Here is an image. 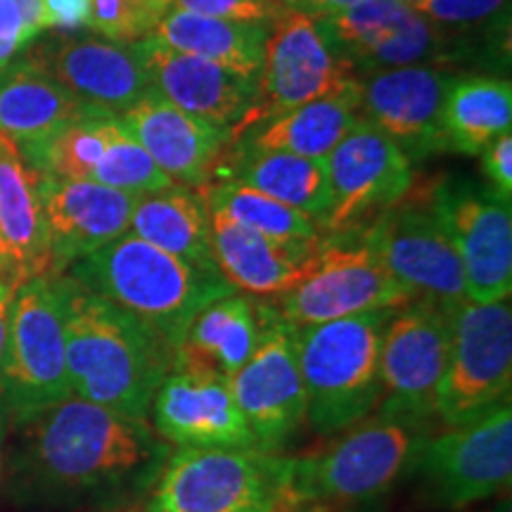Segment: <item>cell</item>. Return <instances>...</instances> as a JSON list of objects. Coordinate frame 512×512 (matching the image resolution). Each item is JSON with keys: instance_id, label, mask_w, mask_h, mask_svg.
<instances>
[{"instance_id": "32", "label": "cell", "mask_w": 512, "mask_h": 512, "mask_svg": "<svg viewBox=\"0 0 512 512\" xmlns=\"http://www.w3.org/2000/svg\"><path fill=\"white\" fill-rule=\"evenodd\" d=\"M510 79L486 74L456 76L446 95L444 126L448 150L477 157L491 140L510 131Z\"/></svg>"}, {"instance_id": "19", "label": "cell", "mask_w": 512, "mask_h": 512, "mask_svg": "<svg viewBox=\"0 0 512 512\" xmlns=\"http://www.w3.org/2000/svg\"><path fill=\"white\" fill-rule=\"evenodd\" d=\"M361 117L387 133L411 159L448 152L444 105L456 72L446 64L380 69L358 76Z\"/></svg>"}, {"instance_id": "38", "label": "cell", "mask_w": 512, "mask_h": 512, "mask_svg": "<svg viewBox=\"0 0 512 512\" xmlns=\"http://www.w3.org/2000/svg\"><path fill=\"white\" fill-rule=\"evenodd\" d=\"M174 8L230 19V22L266 24V27H271L275 19L287 12L283 0H174Z\"/></svg>"}, {"instance_id": "26", "label": "cell", "mask_w": 512, "mask_h": 512, "mask_svg": "<svg viewBox=\"0 0 512 512\" xmlns=\"http://www.w3.org/2000/svg\"><path fill=\"white\" fill-rule=\"evenodd\" d=\"M53 273L38 171L0 133V278L22 285Z\"/></svg>"}, {"instance_id": "12", "label": "cell", "mask_w": 512, "mask_h": 512, "mask_svg": "<svg viewBox=\"0 0 512 512\" xmlns=\"http://www.w3.org/2000/svg\"><path fill=\"white\" fill-rule=\"evenodd\" d=\"M434 214L460 256L472 302H501L512 292V209L489 185L470 178L427 181Z\"/></svg>"}, {"instance_id": "21", "label": "cell", "mask_w": 512, "mask_h": 512, "mask_svg": "<svg viewBox=\"0 0 512 512\" xmlns=\"http://www.w3.org/2000/svg\"><path fill=\"white\" fill-rule=\"evenodd\" d=\"M38 197L48 228L53 273H64L131 226L138 197L93 181H69L38 171Z\"/></svg>"}, {"instance_id": "43", "label": "cell", "mask_w": 512, "mask_h": 512, "mask_svg": "<svg viewBox=\"0 0 512 512\" xmlns=\"http://www.w3.org/2000/svg\"><path fill=\"white\" fill-rule=\"evenodd\" d=\"M10 408L0 394V498L8 494V470H10Z\"/></svg>"}, {"instance_id": "33", "label": "cell", "mask_w": 512, "mask_h": 512, "mask_svg": "<svg viewBox=\"0 0 512 512\" xmlns=\"http://www.w3.org/2000/svg\"><path fill=\"white\" fill-rule=\"evenodd\" d=\"M197 190H200L207 207L226 211L230 219L271 240L309 242L323 238V230H320V223L316 219L290 207V204H283L264 195V192L249 188V185L211 178Z\"/></svg>"}, {"instance_id": "8", "label": "cell", "mask_w": 512, "mask_h": 512, "mask_svg": "<svg viewBox=\"0 0 512 512\" xmlns=\"http://www.w3.org/2000/svg\"><path fill=\"white\" fill-rule=\"evenodd\" d=\"M415 294L394 278L361 238V230L323 235L302 278L278 297V309L294 328L330 323L368 311L401 309Z\"/></svg>"}, {"instance_id": "36", "label": "cell", "mask_w": 512, "mask_h": 512, "mask_svg": "<svg viewBox=\"0 0 512 512\" xmlns=\"http://www.w3.org/2000/svg\"><path fill=\"white\" fill-rule=\"evenodd\" d=\"M93 183L143 197L150 195V192L171 188L176 181H171V178L159 169L155 159L147 155L143 145H140L117 119V124L112 128L110 145H107L105 150V157H102V162L93 174Z\"/></svg>"}, {"instance_id": "24", "label": "cell", "mask_w": 512, "mask_h": 512, "mask_svg": "<svg viewBox=\"0 0 512 512\" xmlns=\"http://www.w3.org/2000/svg\"><path fill=\"white\" fill-rule=\"evenodd\" d=\"M211 252L223 280L235 292L280 297L297 283L318 252L320 240L280 242L230 219L226 211L207 207Z\"/></svg>"}, {"instance_id": "11", "label": "cell", "mask_w": 512, "mask_h": 512, "mask_svg": "<svg viewBox=\"0 0 512 512\" xmlns=\"http://www.w3.org/2000/svg\"><path fill=\"white\" fill-rule=\"evenodd\" d=\"M361 238L415 299L441 306L467 299L463 264L434 214L427 181H415L399 202L361 228Z\"/></svg>"}, {"instance_id": "4", "label": "cell", "mask_w": 512, "mask_h": 512, "mask_svg": "<svg viewBox=\"0 0 512 512\" xmlns=\"http://www.w3.org/2000/svg\"><path fill=\"white\" fill-rule=\"evenodd\" d=\"M427 427L373 415L306 458H292L290 503L297 508H356L384 498L411 475Z\"/></svg>"}, {"instance_id": "6", "label": "cell", "mask_w": 512, "mask_h": 512, "mask_svg": "<svg viewBox=\"0 0 512 512\" xmlns=\"http://www.w3.org/2000/svg\"><path fill=\"white\" fill-rule=\"evenodd\" d=\"M292 458L261 448H178L147 512H292Z\"/></svg>"}, {"instance_id": "20", "label": "cell", "mask_w": 512, "mask_h": 512, "mask_svg": "<svg viewBox=\"0 0 512 512\" xmlns=\"http://www.w3.org/2000/svg\"><path fill=\"white\" fill-rule=\"evenodd\" d=\"M74 98L105 117H119L150 91V79L133 48L98 34L60 31L29 50Z\"/></svg>"}, {"instance_id": "17", "label": "cell", "mask_w": 512, "mask_h": 512, "mask_svg": "<svg viewBox=\"0 0 512 512\" xmlns=\"http://www.w3.org/2000/svg\"><path fill=\"white\" fill-rule=\"evenodd\" d=\"M147 422L164 444L178 448H256L228 377L183 351L152 396Z\"/></svg>"}, {"instance_id": "13", "label": "cell", "mask_w": 512, "mask_h": 512, "mask_svg": "<svg viewBox=\"0 0 512 512\" xmlns=\"http://www.w3.org/2000/svg\"><path fill=\"white\" fill-rule=\"evenodd\" d=\"M451 347L448 306L413 299L396 309L382 330L377 413L427 427L437 418L439 387Z\"/></svg>"}, {"instance_id": "31", "label": "cell", "mask_w": 512, "mask_h": 512, "mask_svg": "<svg viewBox=\"0 0 512 512\" xmlns=\"http://www.w3.org/2000/svg\"><path fill=\"white\" fill-rule=\"evenodd\" d=\"M261 316L264 304L245 294L233 292L216 299L192 318L178 351L230 377L252 356L261 335Z\"/></svg>"}, {"instance_id": "42", "label": "cell", "mask_w": 512, "mask_h": 512, "mask_svg": "<svg viewBox=\"0 0 512 512\" xmlns=\"http://www.w3.org/2000/svg\"><path fill=\"white\" fill-rule=\"evenodd\" d=\"M283 3L287 10L302 12V15L313 19H323L347 10L349 5L356 3V0H283Z\"/></svg>"}, {"instance_id": "15", "label": "cell", "mask_w": 512, "mask_h": 512, "mask_svg": "<svg viewBox=\"0 0 512 512\" xmlns=\"http://www.w3.org/2000/svg\"><path fill=\"white\" fill-rule=\"evenodd\" d=\"M325 164L330 204L320 226L323 235L366 228L415 183L413 159L361 114Z\"/></svg>"}, {"instance_id": "25", "label": "cell", "mask_w": 512, "mask_h": 512, "mask_svg": "<svg viewBox=\"0 0 512 512\" xmlns=\"http://www.w3.org/2000/svg\"><path fill=\"white\" fill-rule=\"evenodd\" d=\"M105 117L74 98L29 50L0 69V133L29 157L74 121Z\"/></svg>"}, {"instance_id": "27", "label": "cell", "mask_w": 512, "mask_h": 512, "mask_svg": "<svg viewBox=\"0 0 512 512\" xmlns=\"http://www.w3.org/2000/svg\"><path fill=\"white\" fill-rule=\"evenodd\" d=\"M211 178L249 185V188L264 192L273 200L304 211L320 226L328 214L330 181L325 159L261 150V147L245 143V140H230L219 162H216Z\"/></svg>"}, {"instance_id": "45", "label": "cell", "mask_w": 512, "mask_h": 512, "mask_svg": "<svg viewBox=\"0 0 512 512\" xmlns=\"http://www.w3.org/2000/svg\"><path fill=\"white\" fill-rule=\"evenodd\" d=\"M399 3H406V5H411V8H415V5H420L422 0H399Z\"/></svg>"}, {"instance_id": "44", "label": "cell", "mask_w": 512, "mask_h": 512, "mask_svg": "<svg viewBox=\"0 0 512 512\" xmlns=\"http://www.w3.org/2000/svg\"><path fill=\"white\" fill-rule=\"evenodd\" d=\"M15 283L0 278V370H3V356H5V344H8V330H10V311H12V299L17 292Z\"/></svg>"}, {"instance_id": "1", "label": "cell", "mask_w": 512, "mask_h": 512, "mask_svg": "<svg viewBox=\"0 0 512 512\" xmlns=\"http://www.w3.org/2000/svg\"><path fill=\"white\" fill-rule=\"evenodd\" d=\"M17 430L8 494L27 503H67L119 489L162 467L169 451L147 420L74 394Z\"/></svg>"}, {"instance_id": "35", "label": "cell", "mask_w": 512, "mask_h": 512, "mask_svg": "<svg viewBox=\"0 0 512 512\" xmlns=\"http://www.w3.org/2000/svg\"><path fill=\"white\" fill-rule=\"evenodd\" d=\"M117 117H88L60 128L27 159L36 171L69 181H93L95 169L110 145Z\"/></svg>"}, {"instance_id": "18", "label": "cell", "mask_w": 512, "mask_h": 512, "mask_svg": "<svg viewBox=\"0 0 512 512\" xmlns=\"http://www.w3.org/2000/svg\"><path fill=\"white\" fill-rule=\"evenodd\" d=\"M316 22L356 76L413 64L448 67L451 62L444 34L422 12L399 0H356L347 10Z\"/></svg>"}, {"instance_id": "34", "label": "cell", "mask_w": 512, "mask_h": 512, "mask_svg": "<svg viewBox=\"0 0 512 512\" xmlns=\"http://www.w3.org/2000/svg\"><path fill=\"white\" fill-rule=\"evenodd\" d=\"M437 27L451 48V60L472 53L508 57L510 43V0H422L415 5Z\"/></svg>"}, {"instance_id": "28", "label": "cell", "mask_w": 512, "mask_h": 512, "mask_svg": "<svg viewBox=\"0 0 512 512\" xmlns=\"http://www.w3.org/2000/svg\"><path fill=\"white\" fill-rule=\"evenodd\" d=\"M361 114V81L354 79L342 91L325 95L290 112L275 114L233 140L261 150L292 152V155L325 159L349 133Z\"/></svg>"}, {"instance_id": "29", "label": "cell", "mask_w": 512, "mask_h": 512, "mask_svg": "<svg viewBox=\"0 0 512 512\" xmlns=\"http://www.w3.org/2000/svg\"><path fill=\"white\" fill-rule=\"evenodd\" d=\"M128 233L197 268L219 271L211 252L209 211L200 190L174 183L138 197Z\"/></svg>"}, {"instance_id": "10", "label": "cell", "mask_w": 512, "mask_h": 512, "mask_svg": "<svg viewBox=\"0 0 512 512\" xmlns=\"http://www.w3.org/2000/svg\"><path fill=\"white\" fill-rule=\"evenodd\" d=\"M448 318L451 347L439 387L437 418L451 427L510 399L512 306L510 299H463L448 306Z\"/></svg>"}, {"instance_id": "30", "label": "cell", "mask_w": 512, "mask_h": 512, "mask_svg": "<svg viewBox=\"0 0 512 512\" xmlns=\"http://www.w3.org/2000/svg\"><path fill=\"white\" fill-rule=\"evenodd\" d=\"M268 31L271 27L266 24L230 22L171 8L152 36L181 53L204 57L247 79H259L264 69Z\"/></svg>"}, {"instance_id": "3", "label": "cell", "mask_w": 512, "mask_h": 512, "mask_svg": "<svg viewBox=\"0 0 512 512\" xmlns=\"http://www.w3.org/2000/svg\"><path fill=\"white\" fill-rule=\"evenodd\" d=\"M64 275L143 320L174 351L204 306L235 292L219 271L192 266L133 233L83 256Z\"/></svg>"}, {"instance_id": "23", "label": "cell", "mask_w": 512, "mask_h": 512, "mask_svg": "<svg viewBox=\"0 0 512 512\" xmlns=\"http://www.w3.org/2000/svg\"><path fill=\"white\" fill-rule=\"evenodd\" d=\"M117 119L171 181L188 188H200L209 181L233 140L228 128L178 110L155 88Z\"/></svg>"}, {"instance_id": "22", "label": "cell", "mask_w": 512, "mask_h": 512, "mask_svg": "<svg viewBox=\"0 0 512 512\" xmlns=\"http://www.w3.org/2000/svg\"><path fill=\"white\" fill-rule=\"evenodd\" d=\"M133 48L159 95L178 110L228 128L230 133L249 117L259 100V79H247L204 57L164 46L155 36L140 38Z\"/></svg>"}, {"instance_id": "39", "label": "cell", "mask_w": 512, "mask_h": 512, "mask_svg": "<svg viewBox=\"0 0 512 512\" xmlns=\"http://www.w3.org/2000/svg\"><path fill=\"white\" fill-rule=\"evenodd\" d=\"M482 171L489 178V188L503 200L512 197V133H503L482 150Z\"/></svg>"}, {"instance_id": "9", "label": "cell", "mask_w": 512, "mask_h": 512, "mask_svg": "<svg viewBox=\"0 0 512 512\" xmlns=\"http://www.w3.org/2000/svg\"><path fill=\"white\" fill-rule=\"evenodd\" d=\"M411 475L427 501L465 510L489 501L512 479V403L501 401L475 418L427 434Z\"/></svg>"}, {"instance_id": "5", "label": "cell", "mask_w": 512, "mask_h": 512, "mask_svg": "<svg viewBox=\"0 0 512 512\" xmlns=\"http://www.w3.org/2000/svg\"><path fill=\"white\" fill-rule=\"evenodd\" d=\"M394 311H368L297 328L306 422L316 432H344L377 411L382 330Z\"/></svg>"}, {"instance_id": "14", "label": "cell", "mask_w": 512, "mask_h": 512, "mask_svg": "<svg viewBox=\"0 0 512 512\" xmlns=\"http://www.w3.org/2000/svg\"><path fill=\"white\" fill-rule=\"evenodd\" d=\"M230 392L261 451L280 453L306 422V394L297 358V328L264 304L259 342L238 373L228 377Z\"/></svg>"}, {"instance_id": "7", "label": "cell", "mask_w": 512, "mask_h": 512, "mask_svg": "<svg viewBox=\"0 0 512 512\" xmlns=\"http://www.w3.org/2000/svg\"><path fill=\"white\" fill-rule=\"evenodd\" d=\"M0 394L15 427L72 396L60 273L38 275L17 287L0 370Z\"/></svg>"}, {"instance_id": "41", "label": "cell", "mask_w": 512, "mask_h": 512, "mask_svg": "<svg viewBox=\"0 0 512 512\" xmlns=\"http://www.w3.org/2000/svg\"><path fill=\"white\" fill-rule=\"evenodd\" d=\"M46 27L55 31L88 29L91 0H43Z\"/></svg>"}, {"instance_id": "2", "label": "cell", "mask_w": 512, "mask_h": 512, "mask_svg": "<svg viewBox=\"0 0 512 512\" xmlns=\"http://www.w3.org/2000/svg\"><path fill=\"white\" fill-rule=\"evenodd\" d=\"M60 294L72 394L133 420H147L152 396L176 351L143 320L64 273Z\"/></svg>"}, {"instance_id": "16", "label": "cell", "mask_w": 512, "mask_h": 512, "mask_svg": "<svg viewBox=\"0 0 512 512\" xmlns=\"http://www.w3.org/2000/svg\"><path fill=\"white\" fill-rule=\"evenodd\" d=\"M354 79H358L354 67L332 50L316 19L287 10L268 31L259 100L235 128L233 138L275 114L342 91Z\"/></svg>"}, {"instance_id": "37", "label": "cell", "mask_w": 512, "mask_h": 512, "mask_svg": "<svg viewBox=\"0 0 512 512\" xmlns=\"http://www.w3.org/2000/svg\"><path fill=\"white\" fill-rule=\"evenodd\" d=\"M174 0H91L88 29L119 43H136L155 34Z\"/></svg>"}, {"instance_id": "40", "label": "cell", "mask_w": 512, "mask_h": 512, "mask_svg": "<svg viewBox=\"0 0 512 512\" xmlns=\"http://www.w3.org/2000/svg\"><path fill=\"white\" fill-rule=\"evenodd\" d=\"M31 43L17 0H0V69L17 60Z\"/></svg>"}]
</instances>
